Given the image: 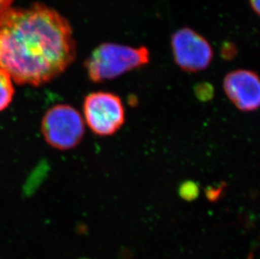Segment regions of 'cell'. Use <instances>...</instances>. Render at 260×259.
<instances>
[{
    "mask_svg": "<svg viewBox=\"0 0 260 259\" xmlns=\"http://www.w3.org/2000/svg\"><path fill=\"white\" fill-rule=\"evenodd\" d=\"M76 57L69 21L36 4L0 14V69L21 85H44L63 74Z\"/></svg>",
    "mask_w": 260,
    "mask_h": 259,
    "instance_id": "obj_1",
    "label": "cell"
},
{
    "mask_svg": "<svg viewBox=\"0 0 260 259\" xmlns=\"http://www.w3.org/2000/svg\"><path fill=\"white\" fill-rule=\"evenodd\" d=\"M149 61L150 52L146 47L103 43L88 56L85 69L90 81L101 83L143 68Z\"/></svg>",
    "mask_w": 260,
    "mask_h": 259,
    "instance_id": "obj_2",
    "label": "cell"
},
{
    "mask_svg": "<svg viewBox=\"0 0 260 259\" xmlns=\"http://www.w3.org/2000/svg\"><path fill=\"white\" fill-rule=\"evenodd\" d=\"M81 114L66 104H59L47 110L42 118L41 131L47 144L55 149H74L82 142L85 124Z\"/></svg>",
    "mask_w": 260,
    "mask_h": 259,
    "instance_id": "obj_3",
    "label": "cell"
},
{
    "mask_svg": "<svg viewBox=\"0 0 260 259\" xmlns=\"http://www.w3.org/2000/svg\"><path fill=\"white\" fill-rule=\"evenodd\" d=\"M84 120L89 129L100 137H110L122 127L125 107L119 96L111 92H93L83 105Z\"/></svg>",
    "mask_w": 260,
    "mask_h": 259,
    "instance_id": "obj_4",
    "label": "cell"
},
{
    "mask_svg": "<svg viewBox=\"0 0 260 259\" xmlns=\"http://www.w3.org/2000/svg\"><path fill=\"white\" fill-rule=\"evenodd\" d=\"M174 61L187 73H199L211 65L213 50L202 35L189 28L177 30L171 39Z\"/></svg>",
    "mask_w": 260,
    "mask_h": 259,
    "instance_id": "obj_5",
    "label": "cell"
},
{
    "mask_svg": "<svg viewBox=\"0 0 260 259\" xmlns=\"http://www.w3.org/2000/svg\"><path fill=\"white\" fill-rule=\"evenodd\" d=\"M224 92L238 110L253 112L260 105V80L255 72L237 69L226 74L223 80Z\"/></svg>",
    "mask_w": 260,
    "mask_h": 259,
    "instance_id": "obj_6",
    "label": "cell"
},
{
    "mask_svg": "<svg viewBox=\"0 0 260 259\" xmlns=\"http://www.w3.org/2000/svg\"><path fill=\"white\" fill-rule=\"evenodd\" d=\"M15 92L14 81L10 74L0 69V112L12 103Z\"/></svg>",
    "mask_w": 260,
    "mask_h": 259,
    "instance_id": "obj_7",
    "label": "cell"
},
{
    "mask_svg": "<svg viewBox=\"0 0 260 259\" xmlns=\"http://www.w3.org/2000/svg\"><path fill=\"white\" fill-rule=\"evenodd\" d=\"M182 193V196L184 198L186 199H192L194 196H197V193L198 191H197V188H196V186L194 184H189V183H187L185 185L181 188V191H180Z\"/></svg>",
    "mask_w": 260,
    "mask_h": 259,
    "instance_id": "obj_8",
    "label": "cell"
},
{
    "mask_svg": "<svg viewBox=\"0 0 260 259\" xmlns=\"http://www.w3.org/2000/svg\"><path fill=\"white\" fill-rule=\"evenodd\" d=\"M13 1L14 0H0V14L11 7Z\"/></svg>",
    "mask_w": 260,
    "mask_h": 259,
    "instance_id": "obj_9",
    "label": "cell"
},
{
    "mask_svg": "<svg viewBox=\"0 0 260 259\" xmlns=\"http://www.w3.org/2000/svg\"><path fill=\"white\" fill-rule=\"evenodd\" d=\"M250 1L251 6L253 8V10L255 11L256 14H259L260 9V0H249Z\"/></svg>",
    "mask_w": 260,
    "mask_h": 259,
    "instance_id": "obj_10",
    "label": "cell"
}]
</instances>
